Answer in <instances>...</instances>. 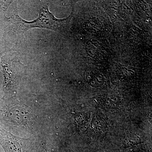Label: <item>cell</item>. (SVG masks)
<instances>
[{"instance_id":"cell-1","label":"cell","mask_w":152,"mask_h":152,"mask_svg":"<svg viewBox=\"0 0 152 152\" xmlns=\"http://www.w3.org/2000/svg\"><path fill=\"white\" fill-rule=\"evenodd\" d=\"M17 22L19 27L23 31H26L31 28H45L53 30H56L58 25L64 20H58L55 18L53 15L50 12L48 7H44L39 12V16L37 19L34 21L27 22L16 15Z\"/></svg>"},{"instance_id":"cell-5","label":"cell","mask_w":152,"mask_h":152,"mask_svg":"<svg viewBox=\"0 0 152 152\" xmlns=\"http://www.w3.org/2000/svg\"><path fill=\"white\" fill-rule=\"evenodd\" d=\"M121 104V99L118 96L116 95H111L101 99L99 104L100 107H102L103 108L114 110L118 108Z\"/></svg>"},{"instance_id":"cell-6","label":"cell","mask_w":152,"mask_h":152,"mask_svg":"<svg viewBox=\"0 0 152 152\" xmlns=\"http://www.w3.org/2000/svg\"><path fill=\"white\" fill-rule=\"evenodd\" d=\"M100 50L99 44L95 40H90L86 44V51L90 56L94 58L98 54Z\"/></svg>"},{"instance_id":"cell-4","label":"cell","mask_w":152,"mask_h":152,"mask_svg":"<svg viewBox=\"0 0 152 152\" xmlns=\"http://www.w3.org/2000/svg\"><path fill=\"white\" fill-rule=\"evenodd\" d=\"M7 109L4 112L5 115L10 119L21 124L28 123L31 120V115L24 108L15 106Z\"/></svg>"},{"instance_id":"cell-8","label":"cell","mask_w":152,"mask_h":152,"mask_svg":"<svg viewBox=\"0 0 152 152\" xmlns=\"http://www.w3.org/2000/svg\"><path fill=\"white\" fill-rule=\"evenodd\" d=\"M103 76L99 74H96L90 78V83L91 86L94 87H98L102 86L104 84Z\"/></svg>"},{"instance_id":"cell-2","label":"cell","mask_w":152,"mask_h":152,"mask_svg":"<svg viewBox=\"0 0 152 152\" xmlns=\"http://www.w3.org/2000/svg\"><path fill=\"white\" fill-rule=\"evenodd\" d=\"M19 138L0 129V144L6 152H22Z\"/></svg>"},{"instance_id":"cell-7","label":"cell","mask_w":152,"mask_h":152,"mask_svg":"<svg viewBox=\"0 0 152 152\" xmlns=\"http://www.w3.org/2000/svg\"><path fill=\"white\" fill-rule=\"evenodd\" d=\"M105 126V123L103 120L101 118H96L93 121L91 129L94 132L98 134L104 130Z\"/></svg>"},{"instance_id":"cell-3","label":"cell","mask_w":152,"mask_h":152,"mask_svg":"<svg viewBox=\"0 0 152 152\" xmlns=\"http://www.w3.org/2000/svg\"><path fill=\"white\" fill-rule=\"evenodd\" d=\"M1 62L4 73L3 89L5 92L9 93L14 88L15 74L11 66V63L7 60L4 56L2 57Z\"/></svg>"}]
</instances>
